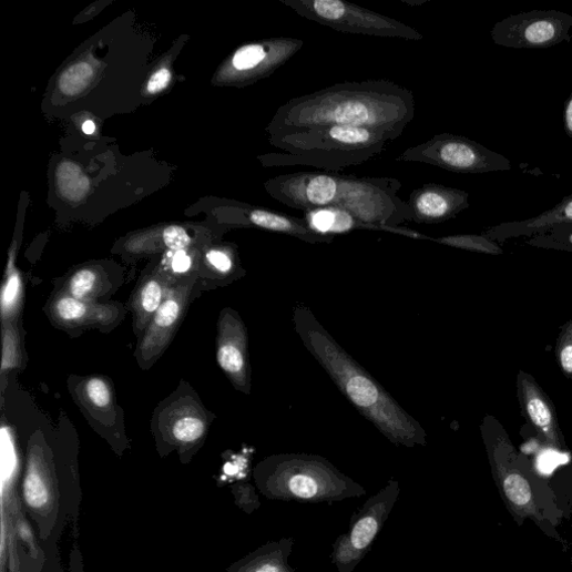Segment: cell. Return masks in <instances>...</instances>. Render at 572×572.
Here are the masks:
<instances>
[{"instance_id": "4316f807", "label": "cell", "mask_w": 572, "mask_h": 572, "mask_svg": "<svg viewBox=\"0 0 572 572\" xmlns=\"http://www.w3.org/2000/svg\"><path fill=\"white\" fill-rule=\"evenodd\" d=\"M524 244L572 253V224L556 225L543 234L530 237Z\"/></svg>"}, {"instance_id": "1f68e13d", "label": "cell", "mask_w": 572, "mask_h": 572, "mask_svg": "<svg viewBox=\"0 0 572 572\" xmlns=\"http://www.w3.org/2000/svg\"><path fill=\"white\" fill-rule=\"evenodd\" d=\"M4 349H3V365L2 371L13 369L19 366L21 361L20 335L18 330L9 323L4 324Z\"/></svg>"}, {"instance_id": "484cf974", "label": "cell", "mask_w": 572, "mask_h": 572, "mask_svg": "<svg viewBox=\"0 0 572 572\" xmlns=\"http://www.w3.org/2000/svg\"><path fill=\"white\" fill-rule=\"evenodd\" d=\"M431 239L447 246L482 254L502 255L504 253L497 242L486 237L483 234H459Z\"/></svg>"}, {"instance_id": "d6986e66", "label": "cell", "mask_w": 572, "mask_h": 572, "mask_svg": "<svg viewBox=\"0 0 572 572\" xmlns=\"http://www.w3.org/2000/svg\"><path fill=\"white\" fill-rule=\"evenodd\" d=\"M295 543L294 537L268 542L236 563L233 572H296L289 562Z\"/></svg>"}, {"instance_id": "44dd1931", "label": "cell", "mask_w": 572, "mask_h": 572, "mask_svg": "<svg viewBox=\"0 0 572 572\" xmlns=\"http://www.w3.org/2000/svg\"><path fill=\"white\" fill-rule=\"evenodd\" d=\"M305 221L313 231L326 236L345 234L361 228L376 229L375 227L360 222L349 213L334 208L306 213Z\"/></svg>"}, {"instance_id": "9c48e42d", "label": "cell", "mask_w": 572, "mask_h": 572, "mask_svg": "<svg viewBox=\"0 0 572 572\" xmlns=\"http://www.w3.org/2000/svg\"><path fill=\"white\" fill-rule=\"evenodd\" d=\"M400 494L398 481L390 480L353 514L347 532L333 544L331 560L338 572H354L380 534Z\"/></svg>"}, {"instance_id": "8992f818", "label": "cell", "mask_w": 572, "mask_h": 572, "mask_svg": "<svg viewBox=\"0 0 572 572\" xmlns=\"http://www.w3.org/2000/svg\"><path fill=\"white\" fill-rule=\"evenodd\" d=\"M481 433L494 479L511 510L521 519H539L528 462L513 447L504 426L487 415Z\"/></svg>"}, {"instance_id": "f1b7e54d", "label": "cell", "mask_w": 572, "mask_h": 572, "mask_svg": "<svg viewBox=\"0 0 572 572\" xmlns=\"http://www.w3.org/2000/svg\"><path fill=\"white\" fill-rule=\"evenodd\" d=\"M554 357L563 375L572 379V320L560 327L554 346Z\"/></svg>"}, {"instance_id": "f546056e", "label": "cell", "mask_w": 572, "mask_h": 572, "mask_svg": "<svg viewBox=\"0 0 572 572\" xmlns=\"http://www.w3.org/2000/svg\"><path fill=\"white\" fill-rule=\"evenodd\" d=\"M83 395L90 406L100 411H108L112 408V390L109 384L102 378L88 379L84 384Z\"/></svg>"}, {"instance_id": "ffe728a7", "label": "cell", "mask_w": 572, "mask_h": 572, "mask_svg": "<svg viewBox=\"0 0 572 572\" xmlns=\"http://www.w3.org/2000/svg\"><path fill=\"white\" fill-rule=\"evenodd\" d=\"M251 224L256 227L298 237L308 243H330L334 236L320 235L313 231L305 219L263 208L247 213Z\"/></svg>"}, {"instance_id": "74e56055", "label": "cell", "mask_w": 572, "mask_h": 572, "mask_svg": "<svg viewBox=\"0 0 572 572\" xmlns=\"http://www.w3.org/2000/svg\"><path fill=\"white\" fill-rule=\"evenodd\" d=\"M94 130H95V125L92 121L89 120V121L84 122V124H83L84 133L92 134L94 132Z\"/></svg>"}, {"instance_id": "83f0119b", "label": "cell", "mask_w": 572, "mask_h": 572, "mask_svg": "<svg viewBox=\"0 0 572 572\" xmlns=\"http://www.w3.org/2000/svg\"><path fill=\"white\" fill-rule=\"evenodd\" d=\"M0 447H2V478L6 484L16 478L20 467L14 433L11 426L6 422L0 428Z\"/></svg>"}, {"instance_id": "d590c367", "label": "cell", "mask_w": 572, "mask_h": 572, "mask_svg": "<svg viewBox=\"0 0 572 572\" xmlns=\"http://www.w3.org/2000/svg\"><path fill=\"white\" fill-rule=\"evenodd\" d=\"M172 80V74L168 69H162L157 71L149 82L150 93H160L168 86Z\"/></svg>"}, {"instance_id": "52a82bcc", "label": "cell", "mask_w": 572, "mask_h": 572, "mask_svg": "<svg viewBox=\"0 0 572 572\" xmlns=\"http://www.w3.org/2000/svg\"><path fill=\"white\" fill-rule=\"evenodd\" d=\"M302 18L341 33L421 41L412 28L345 0H279Z\"/></svg>"}, {"instance_id": "ba28073f", "label": "cell", "mask_w": 572, "mask_h": 572, "mask_svg": "<svg viewBox=\"0 0 572 572\" xmlns=\"http://www.w3.org/2000/svg\"><path fill=\"white\" fill-rule=\"evenodd\" d=\"M397 162L436 166L457 174H487L512 170L511 162L464 135L441 133L408 149Z\"/></svg>"}, {"instance_id": "7a4b0ae2", "label": "cell", "mask_w": 572, "mask_h": 572, "mask_svg": "<svg viewBox=\"0 0 572 572\" xmlns=\"http://www.w3.org/2000/svg\"><path fill=\"white\" fill-rule=\"evenodd\" d=\"M265 188L277 202L305 213L340 210L378 231L421 238L396 227L412 219L408 203L398 196L401 183L394 178L302 172L277 176Z\"/></svg>"}, {"instance_id": "5bb4252c", "label": "cell", "mask_w": 572, "mask_h": 572, "mask_svg": "<svg viewBox=\"0 0 572 572\" xmlns=\"http://www.w3.org/2000/svg\"><path fill=\"white\" fill-rule=\"evenodd\" d=\"M217 361L234 385L248 392L246 330L241 319L229 310L223 313L218 325Z\"/></svg>"}, {"instance_id": "277c9868", "label": "cell", "mask_w": 572, "mask_h": 572, "mask_svg": "<svg viewBox=\"0 0 572 572\" xmlns=\"http://www.w3.org/2000/svg\"><path fill=\"white\" fill-rule=\"evenodd\" d=\"M280 153L263 156L266 167H313L339 174L366 164L384 153L394 137L385 132L357 126L326 125L269 134Z\"/></svg>"}, {"instance_id": "5b68a950", "label": "cell", "mask_w": 572, "mask_h": 572, "mask_svg": "<svg viewBox=\"0 0 572 572\" xmlns=\"http://www.w3.org/2000/svg\"><path fill=\"white\" fill-rule=\"evenodd\" d=\"M261 493L268 500L336 503L366 496V490L328 460L308 454H278L255 469Z\"/></svg>"}, {"instance_id": "ac0fdd59", "label": "cell", "mask_w": 572, "mask_h": 572, "mask_svg": "<svg viewBox=\"0 0 572 572\" xmlns=\"http://www.w3.org/2000/svg\"><path fill=\"white\" fill-rule=\"evenodd\" d=\"M175 283L165 270L155 272L141 282L132 303L136 331H146Z\"/></svg>"}, {"instance_id": "7c38bea8", "label": "cell", "mask_w": 572, "mask_h": 572, "mask_svg": "<svg viewBox=\"0 0 572 572\" xmlns=\"http://www.w3.org/2000/svg\"><path fill=\"white\" fill-rule=\"evenodd\" d=\"M517 395L528 425L534 429L542 445L551 450L565 451L553 402L537 380L523 370L518 372Z\"/></svg>"}, {"instance_id": "d4e9b609", "label": "cell", "mask_w": 572, "mask_h": 572, "mask_svg": "<svg viewBox=\"0 0 572 572\" xmlns=\"http://www.w3.org/2000/svg\"><path fill=\"white\" fill-rule=\"evenodd\" d=\"M23 296V282L21 274L14 268L13 262L9 265V270L2 289V318L4 324L10 323V319L14 318L20 309V305Z\"/></svg>"}, {"instance_id": "2e32d148", "label": "cell", "mask_w": 572, "mask_h": 572, "mask_svg": "<svg viewBox=\"0 0 572 572\" xmlns=\"http://www.w3.org/2000/svg\"><path fill=\"white\" fill-rule=\"evenodd\" d=\"M564 224H572V195L535 217L492 226L483 235L494 242L504 243L511 238L533 237Z\"/></svg>"}, {"instance_id": "e575fe53", "label": "cell", "mask_w": 572, "mask_h": 572, "mask_svg": "<svg viewBox=\"0 0 572 572\" xmlns=\"http://www.w3.org/2000/svg\"><path fill=\"white\" fill-rule=\"evenodd\" d=\"M193 268V258L185 251L175 252L172 262H171V270L174 275H186L191 273Z\"/></svg>"}, {"instance_id": "836d02e7", "label": "cell", "mask_w": 572, "mask_h": 572, "mask_svg": "<svg viewBox=\"0 0 572 572\" xmlns=\"http://www.w3.org/2000/svg\"><path fill=\"white\" fill-rule=\"evenodd\" d=\"M207 263L211 267L221 274H228L233 269V259L224 251L212 249L206 255Z\"/></svg>"}, {"instance_id": "8d00e7d4", "label": "cell", "mask_w": 572, "mask_h": 572, "mask_svg": "<svg viewBox=\"0 0 572 572\" xmlns=\"http://www.w3.org/2000/svg\"><path fill=\"white\" fill-rule=\"evenodd\" d=\"M563 126L566 135L572 139V92L564 102Z\"/></svg>"}, {"instance_id": "6da1fadb", "label": "cell", "mask_w": 572, "mask_h": 572, "mask_svg": "<svg viewBox=\"0 0 572 572\" xmlns=\"http://www.w3.org/2000/svg\"><path fill=\"white\" fill-rule=\"evenodd\" d=\"M411 91L388 80L338 83L280 105L269 134L343 125L368 127L398 139L415 118Z\"/></svg>"}, {"instance_id": "8fae6325", "label": "cell", "mask_w": 572, "mask_h": 572, "mask_svg": "<svg viewBox=\"0 0 572 572\" xmlns=\"http://www.w3.org/2000/svg\"><path fill=\"white\" fill-rule=\"evenodd\" d=\"M196 278L186 276L172 286L167 299L143 333L136 349V358L142 367L149 368L155 364L171 345L184 317Z\"/></svg>"}, {"instance_id": "3957f363", "label": "cell", "mask_w": 572, "mask_h": 572, "mask_svg": "<svg viewBox=\"0 0 572 572\" xmlns=\"http://www.w3.org/2000/svg\"><path fill=\"white\" fill-rule=\"evenodd\" d=\"M293 321L305 347L346 398L391 443L406 448L426 446L422 427L334 340L308 308H296Z\"/></svg>"}, {"instance_id": "7402d4cb", "label": "cell", "mask_w": 572, "mask_h": 572, "mask_svg": "<svg viewBox=\"0 0 572 572\" xmlns=\"http://www.w3.org/2000/svg\"><path fill=\"white\" fill-rule=\"evenodd\" d=\"M50 486L42 454L37 449L31 452L24 480V497L33 509H42L50 501Z\"/></svg>"}, {"instance_id": "4fadbf2b", "label": "cell", "mask_w": 572, "mask_h": 572, "mask_svg": "<svg viewBox=\"0 0 572 572\" xmlns=\"http://www.w3.org/2000/svg\"><path fill=\"white\" fill-rule=\"evenodd\" d=\"M470 195L461 190L426 184L415 190L408 201L411 219L418 224H440L456 218L470 207Z\"/></svg>"}, {"instance_id": "4dcf8cb0", "label": "cell", "mask_w": 572, "mask_h": 572, "mask_svg": "<svg viewBox=\"0 0 572 572\" xmlns=\"http://www.w3.org/2000/svg\"><path fill=\"white\" fill-rule=\"evenodd\" d=\"M92 75L93 70L90 64L78 63L61 76L60 88L65 94L79 93L89 84Z\"/></svg>"}, {"instance_id": "9a60e30c", "label": "cell", "mask_w": 572, "mask_h": 572, "mask_svg": "<svg viewBox=\"0 0 572 572\" xmlns=\"http://www.w3.org/2000/svg\"><path fill=\"white\" fill-rule=\"evenodd\" d=\"M304 41L274 38L242 47L233 57L232 65L249 76L264 78L288 63L302 49Z\"/></svg>"}, {"instance_id": "d6a6232c", "label": "cell", "mask_w": 572, "mask_h": 572, "mask_svg": "<svg viewBox=\"0 0 572 572\" xmlns=\"http://www.w3.org/2000/svg\"><path fill=\"white\" fill-rule=\"evenodd\" d=\"M163 239L166 247L175 252L186 249L192 243L191 236L181 226L167 227L163 233Z\"/></svg>"}, {"instance_id": "30bf717a", "label": "cell", "mask_w": 572, "mask_h": 572, "mask_svg": "<svg viewBox=\"0 0 572 572\" xmlns=\"http://www.w3.org/2000/svg\"><path fill=\"white\" fill-rule=\"evenodd\" d=\"M572 17L555 10L511 16L494 25L492 41L509 49H549L570 43Z\"/></svg>"}, {"instance_id": "cb8c5ba5", "label": "cell", "mask_w": 572, "mask_h": 572, "mask_svg": "<svg viewBox=\"0 0 572 572\" xmlns=\"http://www.w3.org/2000/svg\"><path fill=\"white\" fill-rule=\"evenodd\" d=\"M102 289L103 277L92 268H82L69 279L67 295L80 302L94 303Z\"/></svg>"}, {"instance_id": "e0dca14e", "label": "cell", "mask_w": 572, "mask_h": 572, "mask_svg": "<svg viewBox=\"0 0 572 572\" xmlns=\"http://www.w3.org/2000/svg\"><path fill=\"white\" fill-rule=\"evenodd\" d=\"M52 316L58 325L67 328L106 327L116 320L118 310L113 306L80 302L64 294L55 300Z\"/></svg>"}, {"instance_id": "603a6c76", "label": "cell", "mask_w": 572, "mask_h": 572, "mask_svg": "<svg viewBox=\"0 0 572 572\" xmlns=\"http://www.w3.org/2000/svg\"><path fill=\"white\" fill-rule=\"evenodd\" d=\"M168 429L170 436L176 442L192 445L205 436L207 425L205 418L196 409L182 408L172 413Z\"/></svg>"}]
</instances>
